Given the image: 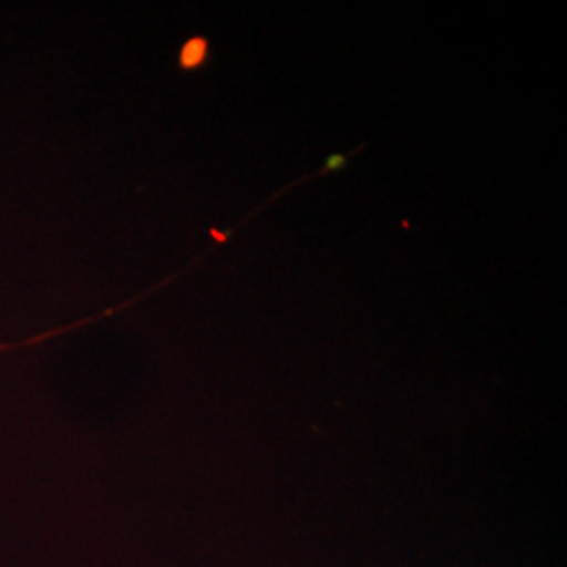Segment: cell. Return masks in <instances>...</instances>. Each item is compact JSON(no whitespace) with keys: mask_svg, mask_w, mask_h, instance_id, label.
Listing matches in <instances>:
<instances>
[{"mask_svg":"<svg viewBox=\"0 0 567 567\" xmlns=\"http://www.w3.org/2000/svg\"><path fill=\"white\" fill-rule=\"evenodd\" d=\"M208 41L203 37H196V39H189L182 47V53H179V65L183 70H198L203 68L206 60H208Z\"/></svg>","mask_w":567,"mask_h":567,"instance_id":"6da1fadb","label":"cell"},{"mask_svg":"<svg viewBox=\"0 0 567 567\" xmlns=\"http://www.w3.org/2000/svg\"><path fill=\"white\" fill-rule=\"evenodd\" d=\"M347 164V158L344 156H330L328 158V163L324 164V173H328V171H334V168H341V166H344Z\"/></svg>","mask_w":567,"mask_h":567,"instance_id":"7a4b0ae2","label":"cell"}]
</instances>
